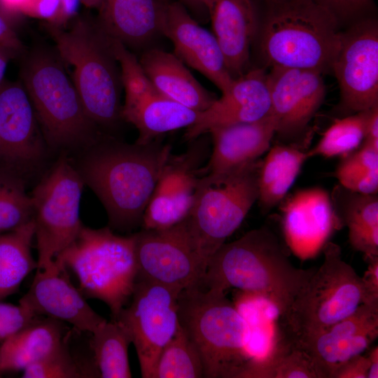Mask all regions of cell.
Returning a JSON list of instances; mask_svg holds the SVG:
<instances>
[{
  "mask_svg": "<svg viewBox=\"0 0 378 378\" xmlns=\"http://www.w3.org/2000/svg\"><path fill=\"white\" fill-rule=\"evenodd\" d=\"M36 116L20 83L0 87V153L17 162L36 158L41 150Z\"/></svg>",
  "mask_w": 378,
  "mask_h": 378,
  "instance_id": "obj_22",
  "label": "cell"
},
{
  "mask_svg": "<svg viewBox=\"0 0 378 378\" xmlns=\"http://www.w3.org/2000/svg\"><path fill=\"white\" fill-rule=\"evenodd\" d=\"M84 184L78 171L62 159L34 190L31 197L37 269L49 267L78 236L83 226L80 204Z\"/></svg>",
  "mask_w": 378,
  "mask_h": 378,
  "instance_id": "obj_10",
  "label": "cell"
},
{
  "mask_svg": "<svg viewBox=\"0 0 378 378\" xmlns=\"http://www.w3.org/2000/svg\"><path fill=\"white\" fill-rule=\"evenodd\" d=\"M267 74L253 69L234 80L230 88L186 129L185 139L190 141L212 128L259 120L270 113Z\"/></svg>",
  "mask_w": 378,
  "mask_h": 378,
  "instance_id": "obj_19",
  "label": "cell"
},
{
  "mask_svg": "<svg viewBox=\"0 0 378 378\" xmlns=\"http://www.w3.org/2000/svg\"><path fill=\"white\" fill-rule=\"evenodd\" d=\"M59 1L60 6L58 15L55 22L50 24L63 27L69 20L76 16L80 0H59Z\"/></svg>",
  "mask_w": 378,
  "mask_h": 378,
  "instance_id": "obj_46",
  "label": "cell"
},
{
  "mask_svg": "<svg viewBox=\"0 0 378 378\" xmlns=\"http://www.w3.org/2000/svg\"><path fill=\"white\" fill-rule=\"evenodd\" d=\"M204 367L200 355L179 323L173 337L161 351L154 378H202Z\"/></svg>",
  "mask_w": 378,
  "mask_h": 378,
  "instance_id": "obj_33",
  "label": "cell"
},
{
  "mask_svg": "<svg viewBox=\"0 0 378 378\" xmlns=\"http://www.w3.org/2000/svg\"><path fill=\"white\" fill-rule=\"evenodd\" d=\"M178 318L197 348L206 378H248L255 360L249 324L225 293L194 287L178 296Z\"/></svg>",
  "mask_w": 378,
  "mask_h": 378,
  "instance_id": "obj_4",
  "label": "cell"
},
{
  "mask_svg": "<svg viewBox=\"0 0 378 378\" xmlns=\"http://www.w3.org/2000/svg\"><path fill=\"white\" fill-rule=\"evenodd\" d=\"M12 55V53L8 50L0 47V87L3 84L8 60Z\"/></svg>",
  "mask_w": 378,
  "mask_h": 378,
  "instance_id": "obj_51",
  "label": "cell"
},
{
  "mask_svg": "<svg viewBox=\"0 0 378 378\" xmlns=\"http://www.w3.org/2000/svg\"><path fill=\"white\" fill-rule=\"evenodd\" d=\"M200 113L157 93L122 112V117L136 128L139 136L135 142L144 144L166 133L187 129L196 122Z\"/></svg>",
  "mask_w": 378,
  "mask_h": 378,
  "instance_id": "obj_27",
  "label": "cell"
},
{
  "mask_svg": "<svg viewBox=\"0 0 378 378\" xmlns=\"http://www.w3.org/2000/svg\"><path fill=\"white\" fill-rule=\"evenodd\" d=\"M59 0H22L18 13L53 23L59 11Z\"/></svg>",
  "mask_w": 378,
  "mask_h": 378,
  "instance_id": "obj_43",
  "label": "cell"
},
{
  "mask_svg": "<svg viewBox=\"0 0 378 378\" xmlns=\"http://www.w3.org/2000/svg\"><path fill=\"white\" fill-rule=\"evenodd\" d=\"M339 184L360 193L378 191V146L363 141L357 150L343 157L335 172Z\"/></svg>",
  "mask_w": 378,
  "mask_h": 378,
  "instance_id": "obj_34",
  "label": "cell"
},
{
  "mask_svg": "<svg viewBox=\"0 0 378 378\" xmlns=\"http://www.w3.org/2000/svg\"><path fill=\"white\" fill-rule=\"evenodd\" d=\"M213 34L234 79L248 70L250 48L260 15L253 0H215L210 12Z\"/></svg>",
  "mask_w": 378,
  "mask_h": 378,
  "instance_id": "obj_21",
  "label": "cell"
},
{
  "mask_svg": "<svg viewBox=\"0 0 378 378\" xmlns=\"http://www.w3.org/2000/svg\"><path fill=\"white\" fill-rule=\"evenodd\" d=\"M378 337V308L360 303L344 318L316 334L291 338L330 378L349 359L362 354Z\"/></svg>",
  "mask_w": 378,
  "mask_h": 378,
  "instance_id": "obj_18",
  "label": "cell"
},
{
  "mask_svg": "<svg viewBox=\"0 0 378 378\" xmlns=\"http://www.w3.org/2000/svg\"><path fill=\"white\" fill-rule=\"evenodd\" d=\"M314 270L296 267L276 234L264 226L224 243L209 260L200 286L260 296L282 316Z\"/></svg>",
  "mask_w": 378,
  "mask_h": 378,
  "instance_id": "obj_2",
  "label": "cell"
},
{
  "mask_svg": "<svg viewBox=\"0 0 378 378\" xmlns=\"http://www.w3.org/2000/svg\"><path fill=\"white\" fill-rule=\"evenodd\" d=\"M24 59L21 83L46 140L57 147L96 142L98 127L88 117L58 54L37 49Z\"/></svg>",
  "mask_w": 378,
  "mask_h": 378,
  "instance_id": "obj_7",
  "label": "cell"
},
{
  "mask_svg": "<svg viewBox=\"0 0 378 378\" xmlns=\"http://www.w3.org/2000/svg\"><path fill=\"white\" fill-rule=\"evenodd\" d=\"M19 303L36 316L66 322L82 332L92 333L106 321L89 305L80 290L71 284L66 269L55 260L49 267L36 270Z\"/></svg>",
  "mask_w": 378,
  "mask_h": 378,
  "instance_id": "obj_17",
  "label": "cell"
},
{
  "mask_svg": "<svg viewBox=\"0 0 378 378\" xmlns=\"http://www.w3.org/2000/svg\"><path fill=\"white\" fill-rule=\"evenodd\" d=\"M22 0H0V13L7 19L18 13L19 6Z\"/></svg>",
  "mask_w": 378,
  "mask_h": 378,
  "instance_id": "obj_49",
  "label": "cell"
},
{
  "mask_svg": "<svg viewBox=\"0 0 378 378\" xmlns=\"http://www.w3.org/2000/svg\"><path fill=\"white\" fill-rule=\"evenodd\" d=\"M369 369L368 356L359 354L339 365L330 378H367Z\"/></svg>",
  "mask_w": 378,
  "mask_h": 378,
  "instance_id": "obj_44",
  "label": "cell"
},
{
  "mask_svg": "<svg viewBox=\"0 0 378 378\" xmlns=\"http://www.w3.org/2000/svg\"><path fill=\"white\" fill-rule=\"evenodd\" d=\"M110 40L120 67L122 85L125 90V102L122 108L123 112L134 108L146 97L158 92L135 55L118 40L111 36Z\"/></svg>",
  "mask_w": 378,
  "mask_h": 378,
  "instance_id": "obj_37",
  "label": "cell"
},
{
  "mask_svg": "<svg viewBox=\"0 0 378 378\" xmlns=\"http://www.w3.org/2000/svg\"><path fill=\"white\" fill-rule=\"evenodd\" d=\"M68 29L48 23L58 55L73 67L72 81L90 120L115 128L122 120L120 70L110 36L97 20L74 17Z\"/></svg>",
  "mask_w": 378,
  "mask_h": 378,
  "instance_id": "obj_5",
  "label": "cell"
},
{
  "mask_svg": "<svg viewBox=\"0 0 378 378\" xmlns=\"http://www.w3.org/2000/svg\"><path fill=\"white\" fill-rule=\"evenodd\" d=\"M251 377L326 378L313 358L292 340L279 345L266 358H256Z\"/></svg>",
  "mask_w": 378,
  "mask_h": 378,
  "instance_id": "obj_31",
  "label": "cell"
},
{
  "mask_svg": "<svg viewBox=\"0 0 378 378\" xmlns=\"http://www.w3.org/2000/svg\"><path fill=\"white\" fill-rule=\"evenodd\" d=\"M103 0H80L86 7L99 9Z\"/></svg>",
  "mask_w": 378,
  "mask_h": 378,
  "instance_id": "obj_52",
  "label": "cell"
},
{
  "mask_svg": "<svg viewBox=\"0 0 378 378\" xmlns=\"http://www.w3.org/2000/svg\"><path fill=\"white\" fill-rule=\"evenodd\" d=\"M161 34L173 43L174 55L201 73L222 93L232 85L231 76L214 34L203 28L176 1H167Z\"/></svg>",
  "mask_w": 378,
  "mask_h": 378,
  "instance_id": "obj_16",
  "label": "cell"
},
{
  "mask_svg": "<svg viewBox=\"0 0 378 378\" xmlns=\"http://www.w3.org/2000/svg\"><path fill=\"white\" fill-rule=\"evenodd\" d=\"M92 335L90 345L99 377H132L128 358L132 341L123 326L116 320H106Z\"/></svg>",
  "mask_w": 378,
  "mask_h": 378,
  "instance_id": "obj_30",
  "label": "cell"
},
{
  "mask_svg": "<svg viewBox=\"0 0 378 378\" xmlns=\"http://www.w3.org/2000/svg\"><path fill=\"white\" fill-rule=\"evenodd\" d=\"M256 38L266 66L331 71L340 22L314 0H265Z\"/></svg>",
  "mask_w": 378,
  "mask_h": 378,
  "instance_id": "obj_3",
  "label": "cell"
},
{
  "mask_svg": "<svg viewBox=\"0 0 378 378\" xmlns=\"http://www.w3.org/2000/svg\"><path fill=\"white\" fill-rule=\"evenodd\" d=\"M365 141L378 146V105L371 110Z\"/></svg>",
  "mask_w": 378,
  "mask_h": 378,
  "instance_id": "obj_48",
  "label": "cell"
},
{
  "mask_svg": "<svg viewBox=\"0 0 378 378\" xmlns=\"http://www.w3.org/2000/svg\"><path fill=\"white\" fill-rule=\"evenodd\" d=\"M37 316L20 303L15 305L0 302V341L21 330Z\"/></svg>",
  "mask_w": 378,
  "mask_h": 378,
  "instance_id": "obj_40",
  "label": "cell"
},
{
  "mask_svg": "<svg viewBox=\"0 0 378 378\" xmlns=\"http://www.w3.org/2000/svg\"><path fill=\"white\" fill-rule=\"evenodd\" d=\"M348 237L352 248L365 260L378 256V226L348 229Z\"/></svg>",
  "mask_w": 378,
  "mask_h": 378,
  "instance_id": "obj_41",
  "label": "cell"
},
{
  "mask_svg": "<svg viewBox=\"0 0 378 378\" xmlns=\"http://www.w3.org/2000/svg\"><path fill=\"white\" fill-rule=\"evenodd\" d=\"M0 47L8 50L13 55L24 52V46L14 31L8 19L0 13Z\"/></svg>",
  "mask_w": 378,
  "mask_h": 378,
  "instance_id": "obj_45",
  "label": "cell"
},
{
  "mask_svg": "<svg viewBox=\"0 0 378 378\" xmlns=\"http://www.w3.org/2000/svg\"><path fill=\"white\" fill-rule=\"evenodd\" d=\"M189 143L183 153L169 156L144 211L141 228H168L188 216L211 152L206 134Z\"/></svg>",
  "mask_w": 378,
  "mask_h": 378,
  "instance_id": "obj_14",
  "label": "cell"
},
{
  "mask_svg": "<svg viewBox=\"0 0 378 378\" xmlns=\"http://www.w3.org/2000/svg\"><path fill=\"white\" fill-rule=\"evenodd\" d=\"M168 0H103L96 19L111 37L140 48L161 34Z\"/></svg>",
  "mask_w": 378,
  "mask_h": 378,
  "instance_id": "obj_24",
  "label": "cell"
},
{
  "mask_svg": "<svg viewBox=\"0 0 378 378\" xmlns=\"http://www.w3.org/2000/svg\"><path fill=\"white\" fill-rule=\"evenodd\" d=\"M309 158L308 151L295 144H276L270 149L258 174V201L262 212L284 199Z\"/></svg>",
  "mask_w": 378,
  "mask_h": 378,
  "instance_id": "obj_28",
  "label": "cell"
},
{
  "mask_svg": "<svg viewBox=\"0 0 378 378\" xmlns=\"http://www.w3.org/2000/svg\"><path fill=\"white\" fill-rule=\"evenodd\" d=\"M0 377H1V374H0Z\"/></svg>",
  "mask_w": 378,
  "mask_h": 378,
  "instance_id": "obj_53",
  "label": "cell"
},
{
  "mask_svg": "<svg viewBox=\"0 0 378 378\" xmlns=\"http://www.w3.org/2000/svg\"><path fill=\"white\" fill-rule=\"evenodd\" d=\"M76 276L84 296L104 302L112 319L129 302L138 277L133 234L82 226L74 241L54 259Z\"/></svg>",
  "mask_w": 378,
  "mask_h": 378,
  "instance_id": "obj_6",
  "label": "cell"
},
{
  "mask_svg": "<svg viewBox=\"0 0 378 378\" xmlns=\"http://www.w3.org/2000/svg\"><path fill=\"white\" fill-rule=\"evenodd\" d=\"M330 198L340 226L348 229L378 225V196L354 192L339 183Z\"/></svg>",
  "mask_w": 378,
  "mask_h": 378,
  "instance_id": "obj_35",
  "label": "cell"
},
{
  "mask_svg": "<svg viewBox=\"0 0 378 378\" xmlns=\"http://www.w3.org/2000/svg\"><path fill=\"white\" fill-rule=\"evenodd\" d=\"M366 261L367 270L360 276L361 303L378 308V256Z\"/></svg>",
  "mask_w": 378,
  "mask_h": 378,
  "instance_id": "obj_42",
  "label": "cell"
},
{
  "mask_svg": "<svg viewBox=\"0 0 378 378\" xmlns=\"http://www.w3.org/2000/svg\"><path fill=\"white\" fill-rule=\"evenodd\" d=\"M372 108L336 119L316 145L308 151L309 158L344 157L357 149L366 137Z\"/></svg>",
  "mask_w": 378,
  "mask_h": 378,
  "instance_id": "obj_32",
  "label": "cell"
},
{
  "mask_svg": "<svg viewBox=\"0 0 378 378\" xmlns=\"http://www.w3.org/2000/svg\"><path fill=\"white\" fill-rule=\"evenodd\" d=\"M369 369L367 378H378V346H375L368 355Z\"/></svg>",
  "mask_w": 378,
  "mask_h": 378,
  "instance_id": "obj_50",
  "label": "cell"
},
{
  "mask_svg": "<svg viewBox=\"0 0 378 378\" xmlns=\"http://www.w3.org/2000/svg\"><path fill=\"white\" fill-rule=\"evenodd\" d=\"M186 8H188L193 13H196L201 18L209 19L210 12L215 0H176Z\"/></svg>",
  "mask_w": 378,
  "mask_h": 378,
  "instance_id": "obj_47",
  "label": "cell"
},
{
  "mask_svg": "<svg viewBox=\"0 0 378 378\" xmlns=\"http://www.w3.org/2000/svg\"><path fill=\"white\" fill-rule=\"evenodd\" d=\"M99 377L94 363L85 364L71 352L68 337L51 353L22 371L24 378Z\"/></svg>",
  "mask_w": 378,
  "mask_h": 378,
  "instance_id": "obj_36",
  "label": "cell"
},
{
  "mask_svg": "<svg viewBox=\"0 0 378 378\" xmlns=\"http://www.w3.org/2000/svg\"><path fill=\"white\" fill-rule=\"evenodd\" d=\"M347 114L378 105V24L374 15L358 20L342 31L332 65Z\"/></svg>",
  "mask_w": 378,
  "mask_h": 378,
  "instance_id": "obj_12",
  "label": "cell"
},
{
  "mask_svg": "<svg viewBox=\"0 0 378 378\" xmlns=\"http://www.w3.org/2000/svg\"><path fill=\"white\" fill-rule=\"evenodd\" d=\"M31 196L20 179L0 174V234L14 230L32 220Z\"/></svg>",
  "mask_w": 378,
  "mask_h": 378,
  "instance_id": "obj_38",
  "label": "cell"
},
{
  "mask_svg": "<svg viewBox=\"0 0 378 378\" xmlns=\"http://www.w3.org/2000/svg\"><path fill=\"white\" fill-rule=\"evenodd\" d=\"M271 110L276 133L281 139L303 148L309 140V123L321 107L326 87L319 71L274 66L267 74Z\"/></svg>",
  "mask_w": 378,
  "mask_h": 378,
  "instance_id": "obj_15",
  "label": "cell"
},
{
  "mask_svg": "<svg viewBox=\"0 0 378 378\" xmlns=\"http://www.w3.org/2000/svg\"><path fill=\"white\" fill-rule=\"evenodd\" d=\"M262 160L221 172L205 173L185 219L205 267L212 255L240 226L258 201Z\"/></svg>",
  "mask_w": 378,
  "mask_h": 378,
  "instance_id": "obj_8",
  "label": "cell"
},
{
  "mask_svg": "<svg viewBox=\"0 0 378 378\" xmlns=\"http://www.w3.org/2000/svg\"><path fill=\"white\" fill-rule=\"evenodd\" d=\"M133 236L137 279L180 290L201 285L206 267L192 243L185 220L165 229L141 228Z\"/></svg>",
  "mask_w": 378,
  "mask_h": 378,
  "instance_id": "obj_13",
  "label": "cell"
},
{
  "mask_svg": "<svg viewBox=\"0 0 378 378\" xmlns=\"http://www.w3.org/2000/svg\"><path fill=\"white\" fill-rule=\"evenodd\" d=\"M331 11L340 24H351L358 20L373 16L374 0H314Z\"/></svg>",
  "mask_w": 378,
  "mask_h": 378,
  "instance_id": "obj_39",
  "label": "cell"
},
{
  "mask_svg": "<svg viewBox=\"0 0 378 378\" xmlns=\"http://www.w3.org/2000/svg\"><path fill=\"white\" fill-rule=\"evenodd\" d=\"M275 133L276 121L271 113L257 121L211 129L207 134L212 148L204 174L228 171L260 159Z\"/></svg>",
  "mask_w": 378,
  "mask_h": 378,
  "instance_id": "obj_23",
  "label": "cell"
},
{
  "mask_svg": "<svg viewBox=\"0 0 378 378\" xmlns=\"http://www.w3.org/2000/svg\"><path fill=\"white\" fill-rule=\"evenodd\" d=\"M139 61L157 92L169 99L202 112L217 99L173 53L150 48L143 52Z\"/></svg>",
  "mask_w": 378,
  "mask_h": 378,
  "instance_id": "obj_25",
  "label": "cell"
},
{
  "mask_svg": "<svg viewBox=\"0 0 378 378\" xmlns=\"http://www.w3.org/2000/svg\"><path fill=\"white\" fill-rule=\"evenodd\" d=\"M68 337L63 322L47 317L38 319L4 340L0 346V374L23 371L37 363Z\"/></svg>",
  "mask_w": 378,
  "mask_h": 378,
  "instance_id": "obj_26",
  "label": "cell"
},
{
  "mask_svg": "<svg viewBox=\"0 0 378 378\" xmlns=\"http://www.w3.org/2000/svg\"><path fill=\"white\" fill-rule=\"evenodd\" d=\"M282 213L287 242L302 256L315 253L333 228L340 227L330 195L322 188L298 190L284 202Z\"/></svg>",
  "mask_w": 378,
  "mask_h": 378,
  "instance_id": "obj_20",
  "label": "cell"
},
{
  "mask_svg": "<svg viewBox=\"0 0 378 378\" xmlns=\"http://www.w3.org/2000/svg\"><path fill=\"white\" fill-rule=\"evenodd\" d=\"M158 138L128 144L113 139L97 143L81 164V178L105 208L109 227L130 231L141 226L146 206L172 153Z\"/></svg>",
  "mask_w": 378,
  "mask_h": 378,
  "instance_id": "obj_1",
  "label": "cell"
},
{
  "mask_svg": "<svg viewBox=\"0 0 378 378\" xmlns=\"http://www.w3.org/2000/svg\"><path fill=\"white\" fill-rule=\"evenodd\" d=\"M33 220L0 234V300L15 293L24 278L37 269L31 253Z\"/></svg>",
  "mask_w": 378,
  "mask_h": 378,
  "instance_id": "obj_29",
  "label": "cell"
},
{
  "mask_svg": "<svg viewBox=\"0 0 378 378\" xmlns=\"http://www.w3.org/2000/svg\"><path fill=\"white\" fill-rule=\"evenodd\" d=\"M361 303L360 276L326 242L323 260L282 316L292 338L319 332L353 313Z\"/></svg>",
  "mask_w": 378,
  "mask_h": 378,
  "instance_id": "obj_9",
  "label": "cell"
},
{
  "mask_svg": "<svg viewBox=\"0 0 378 378\" xmlns=\"http://www.w3.org/2000/svg\"><path fill=\"white\" fill-rule=\"evenodd\" d=\"M181 291L137 279L129 302L113 319L128 333L136 351L144 378H154L160 354L178 328Z\"/></svg>",
  "mask_w": 378,
  "mask_h": 378,
  "instance_id": "obj_11",
  "label": "cell"
}]
</instances>
